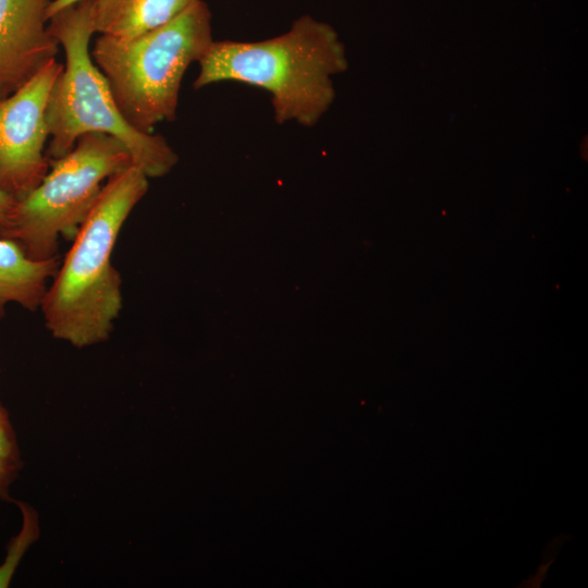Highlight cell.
Returning <instances> with one entry per match:
<instances>
[{"mask_svg": "<svg viewBox=\"0 0 588 588\" xmlns=\"http://www.w3.org/2000/svg\"><path fill=\"white\" fill-rule=\"evenodd\" d=\"M51 0H0V99L57 60L60 45L48 28Z\"/></svg>", "mask_w": 588, "mask_h": 588, "instance_id": "7", "label": "cell"}, {"mask_svg": "<svg viewBox=\"0 0 588 588\" xmlns=\"http://www.w3.org/2000/svg\"><path fill=\"white\" fill-rule=\"evenodd\" d=\"M17 199L0 187V230L4 229L12 217Z\"/></svg>", "mask_w": 588, "mask_h": 588, "instance_id": "12", "label": "cell"}, {"mask_svg": "<svg viewBox=\"0 0 588 588\" xmlns=\"http://www.w3.org/2000/svg\"><path fill=\"white\" fill-rule=\"evenodd\" d=\"M63 69L51 61L13 94L0 99V187L22 199L39 185L50 168L45 154L49 137L46 107Z\"/></svg>", "mask_w": 588, "mask_h": 588, "instance_id": "6", "label": "cell"}, {"mask_svg": "<svg viewBox=\"0 0 588 588\" xmlns=\"http://www.w3.org/2000/svg\"><path fill=\"white\" fill-rule=\"evenodd\" d=\"M124 145L105 133L81 136L29 194L16 201L0 237L16 242L34 260L58 256L59 238L72 240L95 205L103 182L132 166Z\"/></svg>", "mask_w": 588, "mask_h": 588, "instance_id": "5", "label": "cell"}, {"mask_svg": "<svg viewBox=\"0 0 588 588\" xmlns=\"http://www.w3.org/2000/svg\"><path fill=\"white\" fill-rule=\"evenodd\" d=\"M22 514V527L16 536L10 539L7 554L0 564V588H8L23 556L29 547L39 538V516L36 510L23 501H13Z\"/></svg>", "mask_w": 588, "mask_h": 588, "instance_id": "10", "label": "cell"}, {"mask_svg": "<svg viewBox=\"0 0 588 588\" xmlns=\"http://www.w3.org/2000/svg\"><path fill=\"white\" fill-rule=\"evenodd\" d=\"M198 64L195 89L230 81L260 87L271 95L275 122L306 127L328 111L332 76L347 68L336 32L310 15L265 40H213Z\"/></svg>", "mask_w": 588, "mask_h": 588, "instance_id": "2", "label": "cell"}, {"mask_svg": "<svg viewBox=\"0 0 588 588\" xmlns=\"http://www.w3.org/2000/svg\"><path fill=\"white\" fill-rule=\"evenodd\" d=\"M23 462L16 434L8 411L0 404V500L12 502L10 487L17 478Z\"/></svg>", "mask_w": 588, "mask_h": 588, "instance_id": "11", "label": "cell"}, {"mask_svg": "<svg viewBox=\"0 0 588 588\" xmlns=\"http://www.w3.org/2000/svg\"><path fill=\"white\" fill-rule=\"evenodd\" d=\"M81 0H51L48 10H47V16L48 20L50 16L56 14L57 12L65 9L66 7H70Z\"/></svg>", "mask_w": 588, "mask_h": 588, "instance_id": "13", "label": "cell"}, {"mask_svg": "<svg viewBox=\"0 0 588 588\" xmlns=\"http://www.w3.org/2000/svg\"><path fill=\"white\" fill-rule=\"evenodd\" d=\"M91 1L81 0L48 20L50 33L64 50L65 63L47 100V156L63 157L81 136L105 133L124 145L133 164L148 177L162 176L176 163V154L163 136L137 131L118 109L106 77L90 56L95 34Z\"/></svg>", "mask_w": 588, "mask_h": 588, "instance_id": "3", "label": "cell"}, {"mask_svg": "<svg viewBox=\"0 0 588 588\" xmlns=\"http://www.w3.org/2000/svg\"><path fill=\"white\" fill-rule=\"evenodd\" d=\"M59 265V256L34 260L16 242L0 237V320L10 303L30 311L40 308L48 280Z\"/></svg>", "mask_w": 588, "mask_h": 588, "instance_id": "9", "label": "cell"}, {"mask_svg": "<svg viewBox=\"0 0 588 588\" xmlns=\"http://www.w3.org/2000/svg\"><path fill=\"white\" fill-rule=\"evenodd\" d=\"M148 179L132 164L103 184L40 305L54 339L83 348L110 338L123 305L112 253L124 222L148 189Z\"/></svg>", "mask_w": 588, "mask_h": 588, "instance_id": "1", "label": "cell"}, {"mask_svg": "<svg viewBox=\"0 0 588 588\" xmlns=\"http://www.w3.org/2000/svg\"><path fill=\"white\" fill-rule=\"evenodd\" d=\"M199 0H93L95 33L131 38L167 24Z\"/></svg>", "mask_w": 588, "mask_h": 588, "instance_id": "8", "label": "cell"}, {"mask_svg": "<svg viewBox=\"0 0 588 588\" xmlns=\"http://www.w3.org/2000/svg\"><path fill=\"white\" fill-rule=\"evenodd\" d=\"M211 12L199 0L177 17L131 38L99 35L90 56L125 121L143 133L176 117L183 76L212 44Z\"/></svg>", "mask_w": 588, "mask_h": 588, "instance_id": "4", "label": "cell"}]
</instances>
